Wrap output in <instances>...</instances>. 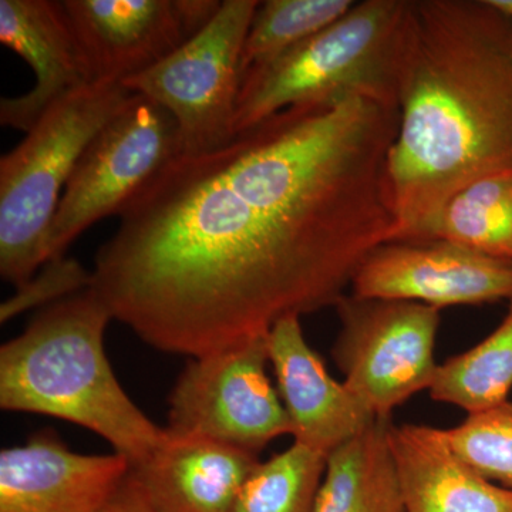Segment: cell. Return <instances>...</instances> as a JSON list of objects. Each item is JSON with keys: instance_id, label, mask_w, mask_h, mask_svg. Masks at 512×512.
Wrapping results in <instances>:
<instances>
[{"instance_id": "17", "label": "cell", "mask_w": 512, "mask_h": 512, "mask_svg": "<svg viewBox=\"0 0 512 512\" xmlns=\"http://www.w3.org/2000/svg\"><path fill=\"white\" fill-rule=\"evenodd\" d=\"M389 426L390 420L377 419L329 454L312 512H406Z\"/></svg>"}, {"instance_id": "22", "label": "cell", "mask_w": 512, "mask_h": 512, "mask_svg": "<svg viewBox=\"0 0 512 512\" xmlns=\"http://www.w3.org/2000/svg\"><path fill=\"white\" fill-rule=\"evenodd\" d=\"M458 456L491 483L512 493V402L483 412L446 430Z\"/></svg>"}, {"instance_id": "4", "label": "cell", "mask_w": 512, "mask_h": 512, "mask_svg": "<svg viewBox=\"0 0 512 512\" xmlns=\"http://www.w3.org/2000/svg\"><path fill=\"white\" fill-rule=\"evenodd\" d=\"M410 0H363L328 28L242 79L235 136L282 110L366 96L397 107Z\"/></svg>"}, {"instance_id": "25", "label": "cell", "mask_w": 512, "mask_h": 512, "mask_svg": "<svg viewBox=\"0 0 512 512\" xmlns=\"http://www.w3.org/2000/svg\"><path fill=\"white\" fill-rule=\"evenodd\" d=\"M491 3L512 16V0H491Z\"/></svg>"}, {"instance_id": "8", "label": "cell", "mask_w": 512, "mask_h": 512, "mask_svg": "<svg viewBox=\"0 0 512 512\" xmlns=\"http://www.w3.org/2000/svg\"><path fill=\"white\" fill-rule=\"evenodd\" d=\"M335 308L342 325L333 346L336 365L346 387L377 419L390 420L397 407L430 389L439 369L434 346L440 309L353 295Z\"/></svg>"}, {"instance_id": "20", "label": "cell", "mask_w": 512, "mask_h": 512, "mask_svg": "<svg viewBox=\"0 0 512 512\" xmlns=\"http://www.w3.org/2000/svg\"><path fill=\"white\" fill-rule=\"evenodd\" d=\"M355 5L353 0H266L259 2L241 57V82L328 28Z\"/></svg>"}, {"instance_id": "9", "label": "cell", "mask_w": 512, "mask_h": 512, "mask_svg": "<svg viewBox=\"0 0 512 512\" xmlns=\"http://www.w3.org/2000/svg\"><path fill=\"white\" fill-rule=\"evenodd\" d=\"M268 363L266 336L192 357L168 399L167 429L259 456L269 443L291 434L284 403L266 373Z\"/></svg>"}, {"instance_id": "21", "label": "cell", "mask_w": 512, "mask_h": 512, "mask_svg": "<svg viewBox=\"0 0 512 512\" xmlns=\"http://www.w3.org/2000/svg\"><path fill=\"white\" fill-rule=\"evenodd\" d=\"M326 456L293 443L259 461L231 512H312L326 470Z\"/></svg>"}, {"instance_id": "12", "label": "cell", "mask_w": 512, "mask_h": 512, "mask_svg": "<svg viewBox=\"0 0 512 512\" xmlns=\"http://www.w3.org/2000/svg\"><path fill=\"white\" fill-rule=\"evenodd\" d=\"M0 43L36 77L28 93L0 100L2 126L29 133L50 107L97 83L63 2L0 0Z\"/></svg>"}, {"instance_id": "6", "label": "cell", "mask_w": 512, "mask_h": 512, "mask_svg": "<svg viewBox=\"0 0 512 512\" xmlns=\"http://www.w3.org/2000/svg\"><path fill=\"white\" fill-rule=\"evenodd\" d=\"M259 2L222 0L214 20L163 62L123 83L177 123L181 154L208 153L235 137L241 57Z\"/></svg>"}, {"instance_id": "10", "label": "cell", "mask_w": 512, "mask_h": 512, "mask_svg": "<svg viewBox=\"0 0 512 512\" xmlns=\"http://www.w3.org/2000/svg\"><path fill=\"white\" fill-rule=\"evenodd\" d=\"M352 295L446 306L512 298V262L447 241L386 242L353 276Z\"/></svg>"}, {"instance_id": "11", "label": "cell", "mask_w": 512, "mask_h": 512, "mask_svg": "<svg viewBox=\"0 0 512 512\" xmlns=\"http://www.w3.org/2000/svg\"><path fill=\"white\" fill-rule=\"evenodd\" d=\"M130 468L121 454L74 453L39 431L0 451V512H104Z\"/></svg>"}, {"instance_id": "16", "label": "cell", "mask_w": 512, "mask_h": 512, "mask_svg": "<svg viewBox=\"0 0 512 512\" xmlns=\"http://www.w3.org/2000/svg\"><path fill=\"white\" fill-rule=\"evenodd\" d=\"M406 512H512V493L468 466L446 430L420 424L389 426Z\"/></svg>"}, {"instance_id": "15", "label": "cell", "mask_w": 512, "mask_h": 512, "mask_svg": "<svg viewBox=\"0 0 512 512\" xmlns=\"http://www.w3.org/2000/svg\"><path fill=\"white\" fill-rule=\"evenodd\" d=\"M259 456L165 427L163 440L131 476L154 512H231Z\"/></svg>"}, {"instance_id": "2", "label": "cell", "mask_w": 512, "mask_h": 512, "mask_svg": "<svg viewBox=\"0 0 512 512\" xmlns=\"http://www.w3.org/2000/svg\"><path fill=\"white\" fill-rule=\"evenodd\" d=\"M387 157L403 241L458 190L512 168V16L491 0H410Z\"/></svg>"}, {"instance_id": "1", "label": "cell", "mask_w": 512, "mask_h": 512, "mask_svg": "<svg viewBox=\"0 0 512 512\" xmlns=\"http://www.w3.org/2000/svg\"><path fill=\"white\" fill-rule=\"evenodd\" d=\"M393 104L352 96L282 110L175 157L120 212L93 289L151 348L201 357L335 306L392 237Z\"/></svg>"}, {"instance_id": "13", "label": "cell", "mask_w": 512, "mask_h": 512, "mask_svg": "<svg viewBox=\"0 0 512 512\" xmlns=\"http://www.w3.org/2000/svg\"><path fill=\"white\" fill-rule=\"evenodd\" d=\"M266 348L293 443L328 457L375 423L369 407L330 376L306 342L299 316L276 322L266 335Z\"/></svg>"}, {"instance_id": "14", "label": "cell", "mask_w": 512, "mask_h": 512, "mask_svg": "<svg viewBox=\"0 0 512 512\" xmlns=\"http://www.w3.org/2000/svg\"><path fill=\"white\" fill-rule=\"evenodd\" d=\"M96 82H126L187 42L177 0H63Z\"/></svg>"}, {"instance_id": "23", "label": "cell", "mask_w": 512, "mask_h": 512, "mask_svg": "<svg viewBox=\"0 0 512 512\" xmlns=\"http://www.w3.org/2000/svg\"><path fill=\"white\" fill-rule=\"evenodd\" d=\"M94 284L93 269L84 268L77 259H53L43 265L29 281L16 288L10 298L0 305V323L10 322L22 313L33 309H45L47 306L64 301Z\"/></svg>"}, {"instance_id": "18", "label": "cell", "mask_w": 512, "mask_h": 512, "mask_svg": "<svg viewBox=\"0 0 512 512\" xmlns=\"http://www.w3.org/2000/svg\"><path fill=\"white\" fill-rule=\"evenodd\" d=\"M403 241H447L512 262V168L473 181Z\"/></svg>"}, {"instance_id": "7", "label": "cell", "mask_w": 512, "mask_h": 512, "mask_svg": "<svg viewBox=\"0 0 512 512\" xmlns=\"http://www.w3.org/2000/svg\"><path fill=\"white\" fill-rule=\"evenodd\" d=\"M181 154L174 117L143 94H131L80 157L57 208L47 262L93 224L120 215L161 170Z\"/></svg>"}, {"instance_id": "19", "label": "cell", "mask_w": 512, "mask_h": 512, "mask_svg": "<svg viewBox=\"0 0 512 512\" xmlns=\"http://www.w3.org/2000/svg\"><path fill=\"white\" fill-rule=\"evenodd\" d=\"M512 390V298L503 322L467 352L439 365L431 399L468 414L508 402Z\"/></svg>"}, {"instance_id": "3", "label": "cell", "mask_w": 512, "mask_h": 512, "mask_svg": "<svg viewBox=\"0 0 512 512\" xmlns=\"http://www.w3.org/2000/svg\"><path fill=\"white\" fill-rule=\"evenodd\" d=\"M113 319L94 289L40 309L0 349V407L70 421L106 440L130 467L163 440L114 375L104 335Z\"/></svg>"}, {"instance_id": "5", "label": "cell", "mask_w": 512, "mask_h": 512, "mask_svg": "<svg viewBox=\"0 0 512 512\" xmlns=\"http://www.w3.org/2000/svg\"><path fill=\"white\" fill-rule=\"evenodd\" d=\"M121 83L97 82L43 114L0 158V275L18 288L47 264L63 192L86 148L126 103Z\"/></svg>"}, {"instance_id": "24", "label": "cell", "mask_w": 512, "mask_h": 512, "mask_svg": "<svg viewBox=\"0 0 512 512\" xmlns=\"http://www.w3.org/2000/svg\"><path fill=\"white\" fill-rule=\"evenodd\" d=\"M104 512H154V510L148 505L136 480L131 473H128Z\"/></svg>"}]
</instances>
